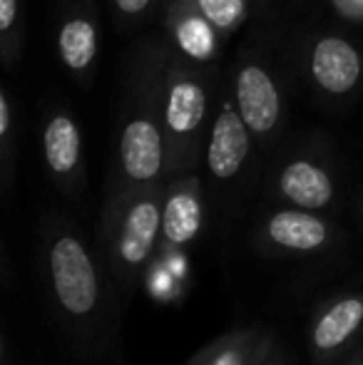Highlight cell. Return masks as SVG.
I'll return each mask as SVG.
<instances>
[{
	"instance_id": "obj_8",
	"label": "cell",
	"mask_w": 363,
	"mask_h": 365,
	"mask_svg": "<svg viewBox=\"0 0 363 365\" xmlns=\"http://www.w3.org/2000/svg\"><path fill=\"white\" fill-rule=\"evenodd\" d=\"M363 333V293L336 296L316 313L309 346L316 363L334 361Z\"/></svg>"
},
{
	"instance_id": "obj_18",
	"label": "cell",
	"mask_w": 363,
	"mask_h": 365,
	"mask_svg": "<svg viewBox=\"0 0 363 365\" xmlns=\"http://www.w3.org/2000/svg\"><path fill=\"white\" fill-rule=\"evenodd\" d=\"M0 140H3V182L10 189V145H13V117H10L8 95H0Z\"/></svg>"
},
{
	"instance_id": "obj_16",
	"label": "cell",
	"mask_w": 363,
	"mask_h": 365,
	"mask_svg": "<svg viewBox=\"0 0 363 365\" xmlns=\"http://www.w3.org/2000/svg\"><path fill=\"white\" fill-rule=\"evenodd\" d=\"M194 5L219 30V35H232L247 18V0H194Z\"/></svg>"
},
{
	"instance_id": "obj_9",
	"label": "cell",
	"mask_w": 363,
	"mask_h": 365,
	"mask_svg": "<svg viewBox=\"0 0 363 365\" xmlns=\"http://www.w3.org/2000/svg\"><path fill=\"white\" fill-rule=\"evenodd\" d=\"M204 224L202 184L194 174H177L165 187L162 202V244L182 249L194 241Z\"/></svg>"
},
{
	"instance_id": "obj_10",
	"label": "cell",
	"mask_w": 363,
	"mask_h": 365,
	"mask_svg": "<svg viewBox=\"0 0 363 365\" xmlns=\"http://www.w3.org/2000/svg\"><path fill=\"white\" fill-rule=\"evenodd\" d=\"M274 194L296 209L324 212L334 204L336 184L324 164L306 157H294L276 172Z\"/></svg>"
},
{
	"instance_id": "obj_21",
	"label": "cell",
	"mask_w": 363,
	"mask_h": 365,
	"mask_svg": "<svg viewBox=\"0 0 363 365\" xmlns=\"http://www.w3.org/2000/svg\"><path fill=\"white\" fill-rule=\"evenodd\" d=\"M262 365H286L284 361H281V358H279V353H276V351H272V353H269V356L267 358H264V361H262Z\"/></svg>"
},
{
	"instance_id": "obj_17",
	"label": "cell",
	"mask_w": 363,
	"mask_h": 365,
	"mask_svg": "<svg viewBox=\"0 0 363 365\" xmlns=\"http://www.w3.org/2000/svg\"><path fill=\"white\" fill-rule=\"evenodd\" d=\"M18 15H20V0H0V33H3V53H5V63L10 65V48H13L18 40L13 38V30L18 25Z\"/></svg>"
},
{
	"instance_id": "obj_19",
	"label": "cell",
	"mask_w": 363,
	"mask_h": 365,
	"mask_svg": "<svg viewBox=\"0 0 363 365\" xmlns=\"http://www.w3.org/2000/svg\"><path fill=\"white\" fill-rule=\"evenodd\" d=\"M112 3H115V10L125 20H137L150 10L152 0H112Z\"/></svg>"
},
{
	"instance_id": "obj_2",
	"label": "cell",
	"mask_w": 363,
	"mask_h": 365,
	"mask_svg": "<svg viewBox=\"0 0 363 365\" xmlns=\"http://www.w3.org/2000/svg\"><path fill=\"white\" fill-rule=\"evenodd\" d=\"M165 184L137 189L107 202L102 214L105 269L117 298H130L155 259L162 239Z\"/></svg>"
},
{
	"instance_id": "obj_15",
	"label": "cell",
	"mask_w": 363,
	"mask_h": 365,
	"mask_svg": "<svg viewBox=\"0 0 363 365\" xmlns=\"http://www.w3.org/2000/svg\"><path fill=\"white\" fill-rule=\"evenodd\" d=\"M100 33L90 15H73L63 23L58 33V53L65 68L75 75H83L92 68L97 58Z\"/></svg>"
},
{
	"instance_id": "obj_7",
	"label": "cell",
	"mask_w": 363,
	"mask_h": 365,
	"mask_svg": "<svg viewBox=\"0 0 363 365\" xmlns=\"http://www.w3.org/2000/svg\"><path fill=\"white\" fill-rule=\"evenodd\" d=\"M234 105L257 140H272L281 122V92L262 63H247L234 77Z\"/></svg>"
},
{
	"instance_id": "obj_20",
	"label": "cell",
	"mask_w": 363,
	"mask_h": 365,
	"mask_svg": "<svg viewBox=\"0 0 363 365\" xmlns=\"http://www.w3.org/2000/svg\"><path fill=\"white\" fill-rule=\"evenodd\" d=\"M331 10L344 20H363V0H329Z\"/></svg>"
},
{
	"instance_id": "obj_11",
	"label": "cell",
	"mask_w": 363,
	"mask_h": 365,
	"mask_svg": "<svg viewBox=\"0 0 363 365\" xmlns=\"http://www.w3.org/2000/svg\"><path fill=\"white\" fill-rule=\"evenodd\" d=\"M311 77L331 97H344L361 82V53L339 35H324L311 48Z\"/></svg>"
},
{
	"instance_id": "obj_14",
	"label": "cell",
	"mask_w": 363,
	"mask_h": 365,
	"mask_svg": "<svg viewBox=\"0 0 363 365\" xmlns=\"http://www.w3.org/2000/svg\"><path fill=\"white\" fill-rule=\"evenodd\" d=\"M272 353V336L262 328H237L209 346L197 356L189 358L187 365H262Z\"/></svg>"
},
{
	"instance_id": "obj_6",
	"label": "cell",
	"mask_w": 363,
	"mask_h": 365,
	"mask_svg": "<svg viewBox=\"0 0 363 365\" xmlns=\"http://www.w3.org/2000/svg\"><path fill=\"white\" fill-rule=\"evenodd\" d=\"M264 246L284 256H316L334 244V229L324 217L306 209H279L262 226Z\"/></svg>"
},
{
	"instance_id": "obj_12",
	"label": "cell",
	"mask_w": 363,
	"mask_h": 365,
	"mask_svg": "<svg viewBox=\"0 0 363 365\" xmlns=\"http://www.w3.org/2000/svg\"><path fill=\"white\" fill-rule=\"evenodd\" d=\"M43 154L60 187H78L83 179V135L70 115L58 112L48 120L43 130Z\"/></svg>"
},
{
	"instance_id": "obj_13",
	"label": "cell",
	"mask_w": 363,
	"mask_h": 365,
	"mask_svg": "<svg viewBox=\"0 0 363 365\" xmlns=\"http://www.w3.org/2000/svg\"><path fill=\"white\" fill-rule=\"evenodd\" d=\"M167 28H170L172 43L194 65H209L217 58L219 30L204 18L194 0H175L167 13Z\"/></svg>"
},
{
	"instance_id": "obj_1",
	"label": "cell",
	"mask_w": 363,
	"mask_h": 365,
	"mask_svg": "<svg viewBox=\"0 0 363 365\" xmlns=\"http://www.w3.org/2000/svg\"><path fill=\"white\" fill-rule=\"evenodd\" d=\"M40 291L65 341L85 358L102 356L115 341L117 298L105 261H97L70 224L45 229L38 249Z\"/></svg>"
},
{
	"instance_id": "obj_4",
	"label": "cell",
	"mask_w": 363,
	"mask_h": 365,
	"mask_svg": "<svg viewBox=\"0 0 363 365\" xmlns=\"http://www.w3.org/2000/svg\"><path fill=\"white\" fill-rule=\"evenodd\" d=\"M165 174H170V147L162 122L147 112L130 117L120 132L117 184L112 187L110 199L162 184Z\"/></svg>"
},
{
	"instance_id": "obj_5",
	"label": "cell",
	"mask_w": 363,
	"mask_h": 365,
	"mask_svg": "<svg viewBox=\"0 0 363 365\" xmlns=\"http://www.w3.org/2000/svg\"><path fill=\"white\" fill-rule=\"evenodd\" d=\"M252 137L237 105L224 102L214 117L204 147V164L214 184H232L244 172L252 152Z\"/></svg>"
},
{
	"instance_id": "obj_22",
	"label": "cell",
	"mask_w": 363,
	"mask_h": 365,
	"mask_svg": "<svg viewBox=\"0 0 363 365\" xmlns=\"http://www.w3.org/2000/svg\"><path fill=\"white\" fill-rule=\"evenodd\" d=\"M344 365H363V348H361V351H356L354 356L346 358Z\"/></svg>"
},
{
	"instance_id": "obj_3",
	"label": "cell",
	"mask_w": 363,
	"mask_h": 365,
	"mask_svg": "<svg viewBox=\"0 0 363 365\" xmlns=\"http://www.w3.org/2000/svg\"><path fill=\"white\" fill-rule=\"evenodd\" d=\"M207 87L189 70H172L165 85L162 127L170 147V174H184L194 164L207 122Z\"/></svg>"
}]
</instances>
